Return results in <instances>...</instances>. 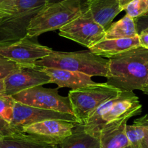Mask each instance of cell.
Wrapping results in <instances>:
<instances>
[{"instance_id": "obj_1", "label": "cell", "mask_w": 148, "mask_h": 148, "mask_svg": "<svg viewBox=\"0 0 148 148\" xmlns=\"http://www.w3.org/2000/svg\"><path fill=\"white\" fill-rule=\"evenodd\" d=\"M106 84L121 92H143L148 80V49L139 47L109 58Z\"/></svg>"}, {"instance_id": "obj_2", "label": "cell", "mask_w": 148, "mask_h": 148, "mask_svg": "<svg viewBox=\"0 0 148 148\" xmlns=\"http://www.w3.org/2000/svg\"><path fill=\"white\" fill-rule=\"evenodd\" d=\"M47 3L46 0H18L0 10V47L10 45L26 36L31 21Z\"/></svg>"}, {"instance_id": "obj_3", "label": "cell", "mask_w": 148, "mask_h": 148, "mask_svg": "<svg viewBox=\"0 0 148 148\" xmlns=\"http://www.w3.org/2000/svg\"><path fill=\"white\" fill-rule=\"evenodd\" d=\"M35 65L42 68H53L80 72L90 76L108 77L109 59H105L89 50L78 52L54 51Z\"/></svg>"}, {"instance_id": "obj_4", "label": "cell", "mask_w": 148, "mask_h": 148, "mask_svg": "<svg viewBox=\"0 0 148 148\" xmlns=\"http://www.w3.org/2000/svg\"><path fill=\"white\" fill-rule=\"evenodd\" d=\"M86 9L82 0H60L48 2L33 18L28 28L29 36L60 29L81 15Z\"/></svg>"}, {"instance_id": "obj_5", "label": "cell", "mask_w": 148, "mask_h": 148, "mask_svg": "<svg viewBox=\"0 0 148 148\" xmlns=\"http://www.w3.org/2000/svg\"><path fill=\"white\" fill-rule=\"evenodd\" d=\"M121 92L106 83H97L87 87L70 91L68 98L73 115L79 123L84 124L99 105L119 96Z\"/></svg>"}, {"instance_id": "obj_6", "label": "cell", "mask_w": 148, "mask_h": 148, "mask_svg": "<svg viewBox=\"0 0 148 148\" xmlns=\"http://www.w3.org/2000/svg\"><path fill=\"white\" fill-rule=\"evenodd\" d=\"M58 89L45 88L40 85L15 94L12 97L16 102L28 106L73 115L69 98L60 95Z\"/></svg>"}, {"instance_id": "obj_7", "label": "cell", "mask_w": 148, "mask_h": 148, "mask_svg": "<svg viewBox=\"0 0 148 148\" xmlns=\"http://www.w3.org/2000/svg\"><path fill=\"white\" fill-rule=\"evenodd\" d=\"M59 35L91 48L103 40L105 30L97 23L86 8L82 14L59 29Z\"/></svg>"}, {"instance_id": "obj_8", "label": "cell", "mask_w": 148, "mask_h": 148, "mask_svg": "<svg viewBox=\"0 0 148 148\" xmlns=\"http://www.w3.org/2000/svg\"><path fill=\"white\" fill-rule=\"evenodd\" d=\"M52 50V48L39 44L37 36L27 35L12 45L0 47V56L20 65H29L48 56Z\"/></svg>"}, {"instance_id": "obj_9", "label": "cell", "mask_w": 148, "mask_h": 148, "mask_svg": "<svg viewBox=\"0 0 148 148\" xmlns=\"http://www.w3.org/2000/svg\"><path fill=\"white\" fill-rule=\"evenodd\" d=\"M5 93L8 95L17 93L40 85L50 84L51 79L36 65H21L5 79Z\"/></svg>"}, {"instance_id": "obj_10", "label": "cell", "mask_w": 148, "mask_h": 148, "mask_svg": "<svg viewBox=\"0 0 148 148\" xmlns=\"http://www.w3.org/2000/svg\"><path fill=\"white\" fill-rule=\"evenodd\" d=\"M51 119H59L80 123L74 115L34 108L15 101L13 110V117L10 123V126L18 132H23L22 129L25 126H29L37 122Z\"/></svg>"}, {"instance_id": "obj_11", "label": "cell", "mask_w": 148, "mask_h": 148, "mask_svg": "<svg viewBox=\"0 0 148 148\" xmlns=\"http://www.w3.org/2000/svg\"><path fill=\"white\" fill-rule=\"evenodd\" d=\"M76 123H79L51 119L25 126L22 132L49 143L58 145L72 134Z\"/></svg>"}, {"instance_id": "obj_12", "label": "cell", "mask_w": 148, "mask_h": 148, "mask_svg": "<svg viewBox=\"0 0 148 148\" xmlns=\"http://www.w3.org/2000/svg\"><path fill=\"white\" fill-rule=\"evenodd\" d=\"M142 105L138 97L133 92H122L114 98L113 104L102 116L101 129L110 122L119 120L124 117L132 118L142 113Z\"/></svg>"}, {"instance_id": "obj_13", "label": "cell", "mask_w": 148, "mask_h": 148, "mask_svg": "<svg viewBox=\"0 0 148 148\" xmlns=\"http://www.w3.org/2000/svg\"><path fill=\"white\" fill-rule=\"evenodd\" d=\"M42 69L50 77V83L55 84L59 88H71L72 90H77L97 84L92 81V76L80 72L53 68Z\"/></svg>"}, {"instance_id": "obj_14", "label": "cell", "mask_w": 148, "mask_h": 148, "mask_svg": "<svg viewBox=\"0 0 148 148\" xmlns=\"http://www.w3.org/2000/svg\"><path fill=\"white\" fill-rule=\"evenodd\" d=\"M129 119L124 117L104 126L99 134L100 148H124L130 145L126 133Z\"/></svg>"}, {"instance_id": "obj_15", "label": "cell", "mask_w": 148, "mask_h": 148, "mask_svg": "<svg viewBox=\"0 0 148 148\" xmlns=\"http://www.w3.org/2000/svg\"><path fill=\"white\" fill-rule=\"evenodd\" d=\"M94 21L106 31L113 19L123 11L118 0H93L85 2Z\"/></svg>"}, {"instance_id": "obj_16", "label": "cell", "mask_w": 148, "mask_h": 148, "mask_svg": "<svg viewBox=\"0 0 148 148\" xmlns=\"http://www.w3.org/2000/svg\"><path fill=\"white\" fill-rule=\"evenodd\" d=\"M140 47L139 35L133 37H125L119 39H103L89 48L92 53L108 58H113L116 55L130 49Z\"/></svg>"}, {"instance_id": "obj_17", "label": "cell", "mask_w": 148, "mask_h": 148, "mask_svg": "<svg viewBox=\"0 0 148 148\" xmlns=\"http://www.w3.org/2000/svg\"><path fill=\"white\" fill-rule=\"evenodd\" d=\"M56 145L24 132L0 138V148H56Z\"/></svg>"}, {"instance_id": "obj_18", "label": "cell", "mask_w": 148, "mask_h": 148, "mask_svg": "<svg viewBox=\"0 0 148 148\" xmlns=\"http://www.w3.org/2000/svg\"><path fill=\"white\" fill-rule=\"evenodd\" d=\"M56 148H100L98 138L85 132L84 124L76 123L72 134L56 145Z\"/></svg>"}, {"instance_id": "obj_19", "label": "cell", "mask_w": 148, "mask_h": 148, "mask_svg": "<svg viewBox=\"0 0 148 148\" xmlns=\"http://www.w3.org/2000/svg\"><path fill=\"white\" fill-rule=\"evenodd\" d=\"M137 35L135 20L126 15L119 21L110 25L109 28L105 31L104 39L133 37Z\"/></svg>"}, {"instance_id": "obj_20", "label": "cell", "mask_w": 148, "mask_h": 148, "mask_svg": "<svg viewBox=\"0 0 148 148\" xmlns=\"http://www.w3.org/2000/svg\"><path fill=\"white\" fill-rule=\"evenodd\" d=\"M148 124V115L136 119L132 125H126V133L129 143L136 148H141V144L145 136Z\"/></svg>"}, {"instance_id": "obj_21", "label": "cell", "mask_w": 148, "mask_h": 148, "mask_svg": "<svg viewBox=\"0 0 148 148\" xmlns=\"http://www.w3.org/2000/svg\"><path fill=\"white\" fill-rule=\"evenodd\" d=\"M15 100L12 96L6 94L0 95V118L10 124L13 117Z\"/></svg>"}, {"instance_id": "obj_22", "label": "cell", "mask_w": 148, "mask_h": 148, "mask_svg": "<svg viewBox=\"0 0 148 148\" xmlns=\"http://www.w3.org/2000/svg\"><path fill=\"white\" fill-rule=\"evenodd\" d=\"M126 15L136 18L145 15L148 12V0H133L125 7Z\"/></svg>"}, {"instance_id": "obj_23", "label": "cell", "mask_w": 148, "mask_h": 148, "mask_svg": "<svg viewBox=\"0 0 148 148\" xmlns=\"http://www.w3.org/2000/svg\"><path fill=\"white\" fill-rule=\"evenodd\" d=\"M21 66L16 62H12L2 56H0V80L5 79L12 71Z\"/></svg>"}, {"instance_id": "obj_24", "label": "cell", "mask_w": 148, "mask_h": 148, "mask_svg": "<svg viewBox=\"0 0 148 148\" xmlns=\"http://www.w3.org/2000/svg\"><path fill=\"white\" fill-rule=\"evenodd\" d=\"M134 20L138 35L142 32L148 33V15H143Z\"/></svg>"}, {"instance_id": "obj_25", "label": "cell", "mask_w": 148, "mask_h": 148, "mask_svg": "<svg viewBox=\"0 0 148 148\" xmlns=\"http://www.w3.org/2000/svg\"><path fill=\"white\" fill-rule=\"evenodd\" d=\"M18 132L13 128L11 127L10 124L4 121L2 118H0V136H8V135L12 134L15 133H18Z\"/></svg>"}, {"instance_id": "obj_26", "label": "cell", "mask_w": 148, "mask_h": 148, "mask_svg": "<svg viewBox=\"0 0 148 148\" xmlns=\"http://www.w3.org/2000/svg\"><path fill=\"white\" fill-rule=\"evenodd\" d=\"M139 39L140 47L148 49V33L142 32L139 34Z\"/></svg>"}, {"instance_id": "obj_27", "label": "cell", "mask_w": 148, "mask_h": 148, "mask_svg": "<svg viewBox=\"0 0 148 148\" xmlns=\"http://www.w3.org/2000/svg\"><path fill=\"white\" fill-rule=\"evenodd\" d=\"M18 0H0V10H3L13 5Z\"/></svg>"}, {"instance_id": "obj_28", "label": "cell", "mask_w": 148, "mask_h": 148, "mask_svg": "<svg viewBox=\"0 0 148 148\" xmlns=\"http://www.w3.org/2000/svg\"><path fill=\"white\" fill-rule=\"evenodd\" d=\"M141 148H148V124L146 127L145 136L141 144Z\"/></svg>"}, {"instance_id": "obj_29", "label": "cell", "mask_w": 148, "mask_h": 148, "mask_svg": "<svg viewBox=\"0 0 148 148\" xmlns=\"http://www.w3.org/2000/svg\"><path fill=\"white\" fill-rule=\"evenodd\" d=\"M132 1H133V0H118L119 5H120V6L121 7L123 10H124L125 7H126L128 4L130 3Z\"/></svg>"}, {"instance_id": "obj_30", "label": "cell", "mask_w": 148, "mask_h": 148, "mask_svg": "<svg viewBox=\"0 0 148 148\" xmlns=\"http://www.w3.org/2000/svg\"><path fill=\"white\" fill-rule=\"evenodd\" d=\"M5 93V86L4 79L0 80V95Z\"/></svg>"}, {"instance_id": "obj_31", "label": "cell", "mask_w": 148, "mask_h": 148, "mask_svg": "<svg viewBox=\"0 0 148 148\" xmlns=\"http://www.w3.org/2000/svg\"><path fill=\"white\" fill-rule=\"evenodd\" d=\"M143 92L145 94V95H148V80H147V84L146 87H145V89H144Z\"/></svg>"}, {"instance_id": "obj_32", "label": "cell", "mask_w": 148, "mask_h": 148, "mask_svg": "<svg viewBox=\"0 0 148 148\" xmlns=\"http://www.w3.org/2000/svg\"><path fill=\"white\" fill-rule=\"evenodd\" d=\"M47 2H53L55 1H60V0H46Z\"/></svg>"}, {"instance_id": "obj_33", "label": "cell", "mask_w": 148, "mask_h": 148, "mask_svg": "<svg viewBox=\"0 0 148 148\" xmlns=\"http://www.w3.org/2000/svg\"><path fill=\"white\" fill-rule=\"evenodd\" d=\"M124 148H136V147H134V146H132V145H129V146L126 147H124Z\"/></svg>"}, {"instance_id": "obj_34", "label": "cell", "mask_w": 148, "mask_h": 148, "mask_svg": "<svg viewBox=\"0 0 148 148\" xmlns=\"http://www.w3.org/2000/svg\"><path fill=\"white\" fill-rule=\"evenodd\" d=\"M148 15V12H147V14H146V15Z\"/></svg>"}, {"instance_id": "obj_35", "label": "cell", "mask_w": 148, "mask_h": 148, "mask_svg": "<svg viewBox=\"0 0 148 148\" xmlns=\"http://www.w3.org/2000/svg\"><path fill=\"white\" fill-rule=\"evenodd\" d=\"M1 137H2V136H0V138H1Z\"/></svg>"}]
</instances>
